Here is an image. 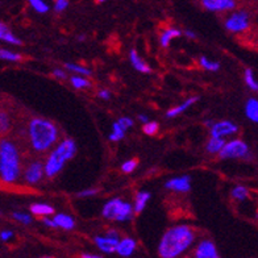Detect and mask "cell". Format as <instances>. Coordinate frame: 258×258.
<instances>
[{"label":"cell","mask_w":258,"mask_h":258,"mask_svg":"<svg viewBox=\"0 0 258 258\" xmlns=\"http://www.w3.org/2000/svg\"><path fill=\"white\" fill-rule=\"evenodd\" d=\"M195 233L187 225H177L163 233L158 245V255L161 258H178L191 248Z\"/></svg>","instance_id":"obj_1"},{"label":"cell","mask_w":258,"mask_h":258,"mask_svg":"<svg viewBox=\"0 0 258 258\" xmlns=\"http://www.w3.org/2000/svg\"><path fill=\"white\" fill-rule=\"evenodd\" d=\"M28 136H29L32 148L38 153H42L50 149L55 144L58 139V129L49 120L36 117L29 122Z\"/></svg>","instance_id":"obj_2"},{"label":"cell","mask_w":258,"mask_h":258,"mask_svg":"<svg viewBox=\"0 0 258 258\" xmlns=\"http://www.w3.org/2000/svg\"><path fill=\"white\" fill-rule=\"evenodd\" d=\"M21 173L20 154L10 140L0 141V178L6 183H15Z\"/></svg>","instance_id":"obj_3"},{"label":"cell","mask_w":258,"mask_h":258,"mask_svg":"<svg viewBox=\"0 0 258 258\" xmlns=\"http://www.w3.org/2000/svg\"><path fill=\"white\" fill-rule=\"evenodd\" d=\"M77 153V145L73 140H63L59 145L55 148L50 154L44 165V174L46 177H55L62 169L64 163L69 160H72Z\"/></svg>","instance_id":"obj_4"},{"label":"cell","mask_w":258,"mask_h":258,"mask_svg":"<svg viewBox=\"0 0 258 258\" xmlns=\"http://www.w3.org/2000/svg\"><path fill=\"white\" fill-rule=\"evenodd\" d=\"M133 206L128 202L115 198L112 201L107 202L103 207V216L109 220L126 221L132 218Z\"/></svg>","instance_id":"obj_5"},{"label":"cell","mask_w":258,"mask_h":258,"mask_svg":"<svg viewBox=\"0 0 258 258\" xmlns=\"http://www.w3.org/2000/svg\"><path fill=\"white\" fill-rule=\"evenodd\" d=\"M250 150L248 144L242 140H232L229 143H225L224 148L220 152V158L229 160V158H249Z\"/></svg>","instance_id":"obj_6"},{"label":"cell","mask_w":258,"mask_h":258,"mask_svg":"<svg viewBox=\"0 0 258 258\" xmlns=\"http://www.w3.org/2000/svg\"><path fill=\"white\" fill-rule=\"evenodd\" d=\"M250 25V16L245 11L234 12L225 20V28L232 33H240L246 31Z\"/></svg>","instance_id":"obj_7"},{"label":"cell","mask_w":258,"mask_h":258,"mask_svg":"<svg viewBox=\"0 0 258 258\" xmlns=\"http://www.w3.org/2000/svg\"><path fill=\"white\" fill-rule=\"evenodd\" d=\"M194 258H220V254L211 240H202L194 250Z\"/></svg>","instance_id":"obj_8"},{"label":"cell","mask_w":258,"mask_h":258,"mask_svg":"<svg viewBox=\"0 0 258 258\" xmlns=\"http://www.w3.org/2000/svg\"><path fill=\"white\" fill-rule=\"evenodd\" d=\"M238 126L231 121H220L211 125V137L216 139H224L227 136H232L237 133Z\"/></svg>","instance_id":"obj_9"},{"label":"cell","mask_w":258,"mask_h":258,"mask_svg":"<svg viewBox=\"0 0 258 258\" xmlns=\"http://www.w3.org/2000/svg\"><path fill=\"white\" fill-rule=\"evenodd\" d=\"M44 177V165L40 161H33L24 171V179L29 184H37Z\"/></svg>","instance_id":"obj_10"},{"label":"cell","mask_w":258,"mask_h":258,"mask_svg":"<svg viewBox=\"0 0 258 258\" xmlns=\"http://www.w3.org/2000/svg\"><path fill=\"white\" fill-rule=\"evenodd\" d=\"M166 188L177 192H188L191 188V179L188 175H182V177L173 178L166 182Z\"/></svg>","instance_id":"obj_11"},{"label":"cell","mask_w":258,"mask_h":258,"mask_svg":"<svg viewBox=\"0 0 258 258\" xmlns=\"http://www.w3.org/2000/svg\"><path fill=\"white\" fill-rule=\"evenodd\" d=\"M94 241H95L96 246L102 251H104V253H115L116 246H117L120 240L108 237V236H96L94 238Z\"/></svg>","instance_id":"obj_12"},{"label":"cell","mask_w":258,"mask_h":258,"mask_svg":"<svg viewBox=\"0 0 258 258\" xmlns=\"http://www.w3.org/2000/svg\"><path fill=\"white\" fill-rule=\"evenodd\" d=\"M202 4L208 11H229L236 7L233 0H204Z\"/></svg>","instance_id":"obj_13"},{"label":"cell","mask_w":258,"mask_h":258,"mask_svg":"<svg viewBox=\"0 0 258 258\" xmlns=\"http://www.w3.org/2000/svg\"><path fill=\"white\" fill-rule=\"evenodd\" d=\"M136 241L133 238H124L121 241H119L117 246H116V253L121 257H131L136 250Z\"/></svg>","instance_id":"obj_14"},{"label":"cell","mask_w":258,"mask_h":258,"mask_svg":"<svg viewBox=\"0 0 258 258\" xmlns=\"http://www.w3.org/2000/svg\"><path fill=\"white\" fill-rule=\"evenodd\" d=\"M53 223H54L55 228H62V229H66V231H72L75 228L74 219L68 214H57L53 218Z\"/></svg>","instance_id":"obj_15"},{"label":"cell","mask_w":258,"mask_h":258,"mask_svg":"<svg viewBox=\"0 0 258 258\" xmlns=\"http://www.w3.org/2000/svg\"><path fill=\"white\" fill-rule=\"evenodd\" d=\"M129 59H131V63L133 64V68L136 69L137 72L145 73V74L152 73V69L141 59V57H140L136 50H131V53H129Z\"/></svg>","instance_id":"obj_16"},{"label":"cell","mask_w":258,"mask_h":258,"mask_svg":"<svg viewBox=\"0 0 258 258\" xmlns=\"http://www.w3.org/2000/svg\"><path fill=\"white\" fill-rule=\"evenodd\" d=\"M0 40L4 41V42H7V44L21 45L20 38H17L16 36L11 32L10 28L4 24V23H2V21H0Z\"/></svg>","instance_id":"obj_17"},{"label":"cell","mask_w":258,"mask_h":258,"mask_svg":"<svg viewBox=\"0 0 258 258\" xmlns=\"http://www.w3.org/2000/svg\"><path fill=\"white\" fill-rule=\"evenodd\" d=\"M198 100V96H194V98H190V99H187L186 102L182 103V104L177 105V107H174V108L169 109L166 113L167 117H177L178 115H180L182 112H184L188 107H191V105L194 104V103H197Z\"/></svg>","instance_id":"obj_18"},{"label":"cell","mask_w":258,"mask_h":258,"mask_svg":"<svg viewBox=\"0 0 258 258\" xmlns=\"http://www.w3.org/2000/svg\"><path fill=\"white\" fill-rule=\"evenodd\" d=\"M32 214L37 215V216H49V215L54 214V208L51 207L50 204L46 203H34L31 206Z\"/></svg>","instance_id":"obj_19"},{"label":"cell","mask_w":258,"mask_h":258,"mask_svg":"<svg viewBox=\"0 0 258 258\" xmlns=\"http://www.w3.org/2000/svg\"><path fill=\"white\" fill-rule=\"evenodd\" d=\"M245 112H246V116L253 122H258V100L254 98H250L246 102V105H245Z\"/></svg>","instance_id":"obj_20"},{"label":"cell","mask_w":258,"mask_h":258,"mask_svg":"<svg viewBox=\"0 0 258 258\" xmlns=\"http://www.w3.org/2000/svg\"><path fill=\"white\" fill-rule=\"evenodd\" d=\"M149 199H150V192H148V191H140V192H137L133 211L137 212V214H140V212L145 208L146 203H148Z\"/></svg>","instance_id":"obj_21"},{"label":"cell","mask_w":258,"mask_h":258,"mask_svg":"<svg viewBox=\"0 0 258 258\" xmlns=\"http://www.w3.org/2000/svg\"><path fill=\"white\" fill-rule=\"evenodd\" d=\"M179 36H180V31H178V29H174V28L166 29V31L161 34V38H160V42L161 45H162V48H167V46L170 45V41L175 37H179Z\"/></svg>","instance_id":"obj_22"},{"label":"cell","mask_w":258,"mask_h":258,"mask_svg":"<svg viewBox=\"0 0 258 258\" xmlns=\"http://www.w3.org/2000/svg\"><path fill=\"white\" fill-rule=\"evenodd\" d=\"M225 140L224 139H216V137H211L207 144V152L208 153H220L221 149L224 148Z\"/></svg>","instance_id":"obj_23"},{"label":"cell","mask_w":258,"mask_h":258,"mask_svg":"<svg viewBox=\"0 0 258 258\" xmlns=\"http://www.w3.org/2000/svg\"><path fill=\"white\" fill-rule=\"evenodd\" d=\"M0 59H3V61L16 62V61H20L21 55L15 53V51L7 50V49H0Z\"/></svg>","instance_id":"obj_24"},{"label":"cell","mask_w":258,"mask_h":258,"mask_svg":"<svg viewBox=\"0 0 258 258\" xmlns=\"http://www.w3.org/2000/svg\"><path fill=\"white\" fill-rule=\"evenodd\" d=\"M11 128V117L7 112L0 111V133H7Z\"/></svg>","instance_id":"obj_25"},{"label":"cell","mask_w":258,"mask_h":258,"mask_svg":"<svg viewBox=\"0 0 258 258\" xmlns=\"http://www.w3.org/2000/svg\"><path fill=\"white\" fill-rule=\"evenodd\" d=\"M232 198L236 201H244L248 198V188L244 186H236L232 190Z\"/></svg>","instance_id":"obj_26"},{"label":"cell","mask_w":258,"mask_h":258,"mask_svg":"<svg viewBox=\"0 0 258 258\" xmlns=\"http://www.w3.org/2000/svg\"><path fill=\"white\" fill-rule=\"evenodd\" d=\"M124 135H125V131H124V129L117 124V121H116L112 126V133L109 135L108 139L111 140V141H119V140L124 139Z\"/></svg>","instance_id":"obj_27"},{"label":"cell","mask_w":258,"mask_h":258,"mask_svg":"<svg viewBox=\"0 0 258 258\" xmlns=\"http://www.w3.org/2000/svg\"><path fill=\"white\" fill-rule=\"evenodd\" d=\"M245 82H246V86L249 89L253 90V91H257L258 90V83L254 79V74L251 72L250 69H246L245 70Z\"/></svg>","instance_id":"obj_28"},{"label":"cell","mask_w":258,"mask_h":258,"mask_svg":"<svg viewBox=\"0 0 258 258\" xmlns=\"http://www.w3.org/2000/svg\"><path fill=\"white\" fill-rule=\"evenodd\" d=\"M29 4H31V7L36 12H38V14H46L49 11V6L45 2H42V0H31Z\"/></svg>","instance_id":"obj_29"},{"label":"cell","mask_w":258,"mask_h":258,"mask_svg":"<svg viewBox=\"0 0 258 258\" xmlns=\"http://www.w3.org/2000/svg\"><path fill=\"white\" fill-rule=\"evenodd\" d=\"M72 85L74 86L75 89L82 90V89H86V87H90V82L89 79L83 78V77L74 75V77H72Z\"/></svg>","instance_id":"obj_30"},{"label":"cell","mask_w":258,"mask_h":258,"mask_svg":"<svg viewBox=\"0 0 258 258\" xmlns=\"http://www.w3.org/2000/svg\"><path fill=\"white\" fill-rule=\"evenodd\" d=\"M64 68H68L69 70H72V72L77 73L81 75H91V70L87 68H83V66H79V64H75V63H66L64 64Z\"/></svg>","instance_id":"obj_31"},{"label":"cell","mask_w":258,"mask_h":258,"mask_svg":"<svg viewBox=\"0 0 258 258\" xmlns=\"http://www.w3.org/2000/svg\"><path fill=\"white\" fill-rule=\"evenodd\" d=\"M201 64H202V68L208 70V72H218L219 69H220V64H219L218 62L208 61L207 57L201 58Z\"/></svg>","instance_id":"obj_32"},{"label":"cell","mask_w":258,"mask_h":258,"mask_svg":"<svg viewBox=\"0 0 258 258\" xmlns=\"http://www.w3.org/2000/svg\"><path fill=\"white\" fill-rule=\"evenodd\" d=\"M14 219L15 220L19 221V223H23L24 225H29L32 221H33V219H32L31 215L24 214V212H15Z\"/></svg>","instance_id":"obj_33"},{"label":"cell","mask_w":258,"mask_h":258,"mask_svg":"<svg viewBox=\"0 0 258 258\" xmlns=\"http://www.w3.org/2000/svg\"><path fill=\"white\" fill-rule=\"evenodd\" d=\"M137 167V161L135 160H129V161H125V162L122 163L121 166V170L124 171V173H133L135 171V169Z\"/></svg>","instance_id":"obj_34"},{"label":"cell","mask_w":258,"mask_h":258,"mask_svg":"<svg viewBox=\"0 0 258 258\" xmlns=\"http://www.w3.org/2000/svg\"><path fill=\"white\" fill-rule=\"evenodd\" d=\"M157 131H158V124L154 121H149V122H146L145 125H144V132L146 133V135H156Z\"/></svg>","instance_id":"obj_35"},{"label":"cell","mask_w":258,"mask_h":258,"mask_svg":"<svg viewBox=\"0 0 258 258\" xmlns=\"http://www.w3.org/2000/svg\"><path fill=\"white\" fill-rule=\"evenodd\" d=\"M14 232L10 231V229H4V231L0 232V240L4 242H7L10 241V240H12L14 238Z\"/></svg>","instance_id":"obj_36"},{"label":"cell","mask_w":258,"mask_h":258,"mask_svg":"<svg viewBox=\"0 0 258 258\" xmlns=\"http://www.w3.org/2000/svg\"><path fill=\"white\" fill-rule=\"evenodd\" d=\"M117 124L125 131V129L131 128V126L133 125V120L129 119V117H121V119L117 120Z\"/></svg>","instance_id":"obj_37"},{"label":"cell","mask_w":258,"mask_h":258,"mask_svg":"<svg viewBox=\"0 0 258 258\" xmlns=\"http://www.w3.org/2000/svg\"><path fill=\"white\" fill-rule=\"evenodd\" d=\"M68 7H69L68 0H57L54 4V10L57 11V12H62V11H64Z\"/></svg>","instance_id":"obj_38"},{"label":"cell","mask_w":258,"mask_h":258,"mask_svg":"<svg viewBox=\"0 0 258 258\" xmlns=\"http://www.w3.org/2000/svg\"><path fill=\"white\" fill-rule=\"evenodd\" d=\"M96 192H98V190H95V188H87V190L85 191H81V192L78 194V197H94V195H96Z\"/></svg>","instance_id":"obj_39"},{"label":"cell","mask_w":258,"mask_h":258,"mask_svg":"<svg viewBox=\"0 0 258 258\" xmlns=\"http://www.w3.org/2000/svg\"><path fill=\"white\" fill-rule=\"evenodd\" d=\"M98 95L100 99H104V100H108L111 98V92L107 91V90H102V91L98 92Z\"/></svg>","instance_id":"obj_40"},{"label":"cell","mask_w":258,"mask_h":258,"mask_svg":"<svg viewBox=\"0 0 258 258\" xmlns=\"http://www.w3.org/2000/svg\"><path fill=\"white\" fill-rule=\"evenodd\" d=\"M53 75H54L55 78H58V79H64V77H66L64 72L63 70H61V69H55L54 72H53Z\"/></svg>","instance_id":"obj_41"},{"label":"cell","mask_w":258,"mask_h":258,"mask_svg":"<svg viewBox=\"0 0 258 258\" xmlns=\"http://www.w3.org/2000/svg\"><path fill=\"white\" fill-rule=\"evenodd\" d=\"M42 223H44V224L46 225V227L55 228V225H54V223H53V220H50V219H48V218L42 219Z\"/></svg>","instance_id":"obj_42"},{"label":"cell","mask_w":258,"mask_h":258,"mask_svg":"<svg viewBox=\"0 0 258 258\" xmlns=\"http://www.w3.org/2000/svg\"><path fill=\"white\" fill-rule=\"evenodd\" d=\"M81 258H103V257H100V255L98 254H91V253H83V254L81 255Z\"/></svg>","instance_id":"obj_43"},{"label":"cell","mask_w":258,"mask_h":258,"mask_svg":"<svg viewBox=\"0 0 258 258\" xmlns=\"http://www.w3.org/2000/svg\"><path fill=\"white\" fill-rule=\"evenodd\" d=\"M107 236H108V237L117 238V240H119V232H116V231H109V232H107Z\"/></svg>","instance_id":"obj_44"},{"label":"cell","mask_w":258,"mask_h":258,"mask_svg":"<svg viewBox=\"0 0 258 258\" xmlns=\"http://www.w3.org/2000/svg\"><path fill=\"white\" fill-rule=\"evenodd\" d=\"M139 120H141V121L143 122H149V117H148V116L146 115H139Z\"/></svg>","instance_id":"obj_45"},{"label":"cell","mask_w":258,"mask_h":258,"mask_svg":"<svg viewBox=\"0 0 258 258\" xmlns=\"http://www.w3.org/2000/svg\"><path fill=\"white\" fill-rule=\"evenodd\" d=\"M184 34H186V36L188 38H194V37H195V33H194V32H191V31H188V29H187V31H184Z\"/></svg>","instance_id":"obj_46"},{"label":"cell","mask_w":258,"mask_h":258,"mask_svg":"<svg viewBox=\"0 0 258 258\" xmlns=\"http://www.w3.org/2000/svg\"><path fill=\"white\" fill-rule=\"evenodd\" d=\"M41 258H53V257H41Z\"/></svg>","instance_id":"obj_47"}]
</instances>
